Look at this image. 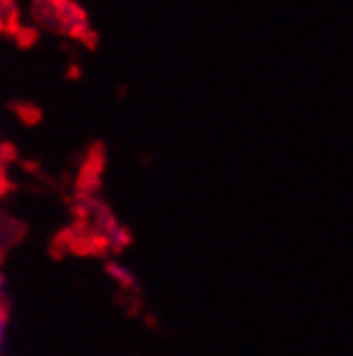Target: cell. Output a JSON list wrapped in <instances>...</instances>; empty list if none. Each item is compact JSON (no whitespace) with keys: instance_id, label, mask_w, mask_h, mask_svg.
Returning a JSON list of instances; mask_svg holds the SVG:
<instances>
[{"instance_id":"cell-1","label":"cell","mask_w":353,"mask_h":356,"mask_svg":"<svg viewBox=\"0 0 353 356\" xmlns=\"http://www.w3.org/2000/svg\"><path fill=\"white\" fill-rule=\"evenodd\" d=\"M108 271H111L116 279H122V284H132V274H129V271H124V268H119V266H111Z\"/></svg>"},{"instance_id":"cell-2","label":"cell","mask_w":353,"mask_h":356,"mask_svg":"<svg viewBox=\"0 0 353 356\" xmlns=\"http://www.w3.org/2000/svg\"><path fill=\"white\" fill-rule=\"evenodd\" d=\"M6 328H8V325H6V318L0 315V351H3V343H6Z\"/></svg>"},{"instance_id":"cell-3","label":"cell","mask_w":353,"mask_h":356,"mask_svg":"<svg viewBox=\"0 0 353 356\" xmlns=\"http://www.w3.org/2000/svg\"><path fill=\"white\" fill-rule=\"evenodd\" d=\"M3 289H6V282H3V276H0V294H3Z\"/></svg>"}]
</instances>
